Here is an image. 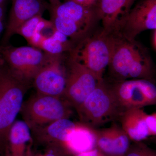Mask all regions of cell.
Listing matches in <instances>:
<instances>
[{"mask_svg":"<svg viewBox=\"0 0 156 156\" xmlns=\"http://www.w3.org/2000/svg\"><path fill=\"white\" fill-rule=\"evenodd\" d=\"M109 74L113 81L146 79L155 83L156 68L149 53L136 39L114 33Z\"/></svg>","mask_w":156,"mask_h":156,"instance_id":"cell-1","label":"cell"},{"mask_svg":"<svg viewBox=\"0 0 156 156\" xmlns=\"http://www.w3.org/2000/svg\"><path fill=\"white\" fill-rule=\"evenodd\" d=\"M54 28L68 37L74 45L95 30L100 21L96 5L86 7L68 0L49 7Z\"/></svg>","mask_w":156,"mask_h":156,"instance_id":"cell-2","label":"cell"},{"mask_svg":"<svg viewBox=\"0 0 156 156\" xmlns=\"http://www.w3.org/2000/svg\"><path fill=\"white\" fill-rule=\"evenodd\" d=\"M30 86L13 76L5 65L0 66V154L4 156L9 131L20 113Z\"/></svg>","mask_w":156,"mask_h":156,"instance_id":"cell-3","label":"cell"},{"mask_svg":"<svg viewBox=\"0 0 156 156\" xmlns=\"http://www.w3.org/2000/svg\"><path fill=\"white\" fill-rule=\"evenodd\" d=\"M113 41L114 34L101 28L76 44L69 56L102 80L110 61Z\"/></svg>","mask_w":156,"mask_h":156,"instance_id":"cell-4","label":"cell"},{"mask_svg":"<svg viewBox=\"0 0 156 156\" xmlns=\"http://www.w3.org/2000/svg\"><path fill=\"white\" fill-rule=\"evenodd\" d=\"M80 122L94 128L119 119L124 110L104 79L76 110Z\"/></svg>","mask_w":156,"mask_h":156,"instance_id":"cell-5","label":"cell"},{"mask_svg":"<svg viewBox=\"0 0 156 156\" xmlns=\"http://www.w3.org/2000/svg\"><path fill=\"white\" fill-rule=\"evenodd\" d=\"M71 105L62 98L36 93L23 104L20 113L30 130L63 119H69Z\"/></svg>","mask_w":156,"mask_h":156,"instance_id":"cell-6","label":"cell"},{"mask_svg":"<svg viewBox=\"0 0 156 156\" xmlns=\"http://www.w3.org/2000/svg\"><path fill=\"white\" fill-rule=\"evenodd\" d=\"M0 51L5 64L11 73L30 86L45 64L48 55L41 49L32 46L1 45Z\"/></svg>","mask_w":156,"mask_h":156,"instance_id":"cell-7","label":"cell"},{"mask_svg":"<svg viewBox=\"0 0 156 156\" xmlns=\"http://www.w3.org/2000/svg\"><path fill=\"white\" fill-rule=\"evenodd\" d=\"M66 65V86L62 98L76 110L102 80H99L86 66L71 58L69 54Z\"/></svg>","mask_w":156,"mask_h":156,"instance_id":"cell-8","label":"cell"},{"mask_svg":"<svg viewBox=\"0 0 156 156\" xmlns=\"http://www.w3.org/2000/svg\"><path fill=\"white\" fill-rule=\"evenodd\" d=\"M68 54L48 53L43 67L35 76L32 85L36 93L62 98L66 86V59Z\"/></svg>","mask_w":156,"mask_h":156,"instance_id":"cell-9","label":"cell"},{"mask_svg":"<svg viewBox=\"0 0 156 156\" xmlns=\"http://www.w3.org/2000/svg\"><path fill=\"white\" fill-rule=\"evenodd\" d=\"M113 82L110 85L124 111L156 105L155 83L141 79Z\"/></svg>","mask_w":156,"mask_h":156,"instance_id":"cell-10","label":"cell"},{"mask_svg":"<svg viewBox=\"0 0 156 156\" xmlns=\"http://www.w3.org/2000/svg\"><path fill=\"white\" fill-rule=\"evenodd\" d=\"M156 30V0H143L131 9L120 23L117 32L130 39L141 33Z\"/></svg>","mask_w":156,"mask_h":156,"instance_id":"cell-11","label":"cell"},{"mask_svg":"<svg viewBox=\"0 0 156 156\" xmlns=\"http://www.w3.org/2000/svg\"><path fill=\"white\" fill-rule=\"evenodd\" d=\"M50 4L44 0H12L9 21L2 39V45H7L11 37L27 20L37 16H42L49 9Z\"/></svg>","mask_w":156,"mask_h":156,"instance_id":"cell-12","label":"cell"},{"mask_svg":"<svg viewBox=\"0 0 156 156\" xmlns=\"http://www.w3.org/2000/svg\"><path fill=\"white\" fill-rule=\"evenodd\" d=\"M96 147L109 156H124L131 140L121 126L114 123L108 128H95Z\"/></svg>","mask_w":156,"mask_h":156,"instance_id":"cell-13","label":"cell"},{"mask_svg":"<svg viewBox=\"0 0 156 156\" xmlns=\"http://www.w3.org/2000/svg\"><path fill=\"white\" fill-rule=\"evenodd\" d=\"M134 0H98L96 4L102 28L116 32L121 21L131 9Z\"/></svg>","mask_w":156,"mask_h":156,"instance_id":"cell-14","label":"cell"},{"mask_svg":"<svg viewBox=\"0 0 156 156\" xmlns=\"http://www.w3.org/2000/svg\"><path fill=\"white\" fill-rule=\"evenodd\" d=\"M78 123L69 119H63L46 126L33 128L31 130L33 139L37 143L44 146L57 144L65 148L69 134L76 127Z\"/></svg>","mask_w":156,"mask_h":156,"instance_id":"cell-15","label":"cell"},{"mask_svg":"<svg viewBox=\"0 0 156 156\" xmlns=\"http://www.w3.org/2000/svg\"><path fill=\"white\" fill-rule=\"evenodd\" d=\"M33 141L27 124L23 120H16L9 131L4 156H28Z\"/></svg>","mask_w":156,"mask_h":156,"instance_id":"cell-16","label":"cell"},{"mask_svg":"<svg viewBox=\"0 0 156 156\" xmlns=\"http://www.w3.org/2000/svg\"><path fill=\"white\" fill-rule=\"evenodd\" d=\"M147 114L142 108L125 110L119 118L121 126L131 141H142L149 136Z\"/></svg>","mask_w":156,"mask_h":156,"instance_id":"cell-17","label":"cell"},{"mask_svg":"<svg viewBox=\"0 0 156 156\" xmlns=\"http://www.w3.org/2000/svg\"><path fill=\"white\" fill-rule=\"evenodd\" d=\"M64 147L71 155L74 156L96 147L95 128L78 123L69 134Z\"/></svg>","mask_w":156,"mask_h":156,"instance_id":"cell-18","label":"cell"},{"mask_svg":"<svg viewBox=\"0 0 156 156\" xmlns=\"http://www.w3.org/2000/svg\"><path fill=\"white\" fill-rule=\"evenodd\" d=\"M42 16H35L24 23L18 29L16 34L22 36L27 42L29 41L34 35L41 33L51 23L50 21L44 19Z\"/></svg>","mask_w":156,"mask_h":156,"instance_id":"cell-19","label":"cell"},{"mask_svg":"<svg viewBox=\"0 0 156 156\" xmlns=\"http://www.w3.org/2000/svg\"><path fill=\"white\" fill-rule=\"evenodd\" d=\"M124 156H156V150L142 141L131 144Z\"/></svg>","mask_w":156,"mask_h":156,"instance_id":"cell-20","label":"cell"},{"mask_svg":"<svg viewBox=\"0 0 156 156\" xmlns=\"http://www.w3.org/2000/svg\"><path fill=\"white\" fill-rule=\"evenodd\" d=\"M147 125L150 136H156V113L147 114Z\"/></svg>","mask_w":156,"mask_h":156,"instance_id":"cell-21","label":"cell"},{"mask_svg":"<svg viewBox=\"0 0 156 156\" xmlns=\"http://www.w3.org/2000/svg\"><path fill=\"white\" fill-rule=\"evenodd\" d=\"M74 156H109L105 154L97 147L92 149L91 150L81 153Z\"/></svg>","mask_w":156,"mask_h":156,"instance_id":"cell-22","label":"cell"},{"mask_svg":"<svg viewBox=\"0 0 156 156\" xmlns=\"http://www.w3.org/2000/svg\"><path fill=\"white\" fill-rule=\"evenodd\" d=\"M5 3L0 4V36L2 35L5 28Z\"/></svg>","mask_w":156,"mask_h":156,"instance_id":"cell-23","label":"cell"},{"mask_svg":"<svg viewBox=\"0 0 156 156\" xmlns=\"http://www.w3.org/2000/svg\"><path fill=\"white\" fill-rule=\"evenodd\" d=\"M86 7H93L96 5L98 0H71Z\"/></svg>","mask_w":156,"mask_h":156,"instance_id":"cell-24","label":"cell"},{"mask_svg":"<svg viewBox=\"0 0 156 156\" xmlns=\"http://www.w3.org/2000/svg\"><path fill=\"white\" fill-rule=\"evenodd\" d=\"M49 2L50 7H55L61 3V0H48ZM68 1V0H65Z\"/></svg>","mask_w":156,"mask_h":156,"instance_id":"cell-25","label":"cell"},{"mask_svg":"<svg viewBox=\"0 0 156 156\" xmlns=\"http://www.w3.org/2000/svg\"><path fill=\"white\" fill-rule=\"evenodd\" d=\"M4 64H5V62H4V59H3L1 53V51H0V66Z\"/></svg>","mask_w":156,"mask_h":156,"instance_id":"cell-26","label":"cell"},{"mask_svg":"<svg viewBox=\"0 0 156 156\" xmlns=\"http://www.w3.org/2000/svg\"><path fill=\"white\" fill-rule=\"evenodd\" d=\"M5 1L6 0H0V4H4Z\"/></svg>","mask_w":156,"mask_h":156,"instance_id":"cell-27","label":"cell"},{"mask_svg":"<svg viewBox=\"0 0 156 156\" xmlns=\"http://www.w3.org/2000/svg\"><path fill=\"white\" fill-rule=\"evenodd\" d=\"M154 142L156 144V136H154Z\"/></svg>","mask_w":156,"mask_h":156,"instance_id":"cell-28","label":"cell"},{"mask_svg":"<svg viewBox=\"0 0 156 156\" xmlns=\"http://www.w3.org/2000/svg\"><path fill=\"white\" fill-rule=\"evenodd\" d=\"M155 44L156 45V32L155 33Z\"/></svg>","mask_w":156,"mask_h":156,"instance_id":"cell-29","label":"cell"},{"mask_svg":"<svg viewBox=\"0 0 156 156\" xmlns=\"http://www.w3.org/2000/svg\"><path fill=\"white\" fill-rule=\"evenodd\" d=\"M0 156H1V155H0Z\"/></svg>","mask_w":156,"mask_h":156,"instance_id":"cell-30","label":"cell"},{"mask_svg":"<svg viewBox=\"0 0 156 156\" xmlns=\"http://www.w3.org/2000/svg\"><path fill=\"white\" fill-rule=\"evenodd\" d=\"M0 155H1V154H0Z\"/></svg>","mask_w":156,"mask_h":156,"instance_id":"cell-31","label":"cell"}]
</instances>
